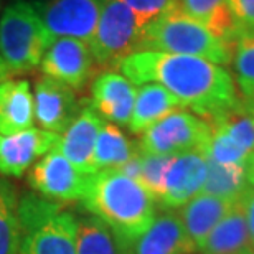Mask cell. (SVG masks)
Segmentation results:
<instances>
[{"label":"cell","instance_id":"4fadbf2b","mask_svg":"<svg viewBox=\"0 0 254 254\" xmlns=\"http://www.w3.org/2000/svg\"><path fill=\"white\" fill-rule=\"evenodd\" d=\"M58 142V134L37 127L12 135H0V174L22 177L33 162L47 155Z\"/></svg>","mask_w":254,"mask_h":254},{"label":"cell","instance_id":"52a82bcc","mask_svg":"<svg viewBox=\"0 0 254 254\" xmlns=\"http://www.w3.org/2000/svg\"><path fill=\"white\" fill-rule=\"evenodd\" d=\"M210 139V124L196 114L180 108L149 127L140 135L139 150L154 155L205 152Z\"/></svg>","mask_w":254,"mask_h":254},{"label":"cell","instance_id":"603a6c76","mask_svg":"<svg viewBox=\"0 0 254 254\" xmlns=\"http://www.w3.org/2000/svg\"><path fill=\"white\" fill-rule=\"evenodd\" d=\"M250 187L246 167L223 165L208 160V175L201 193L221 198V200L238 201Z\"/></svg>","mask_w":254,"mask_h":254},{"label":"cell","instance_id":"6da1fadb","mask_svg":"<svg viewBox=\"0 0 254 254\" xmlns=\"http://www.w3.org/2000/svg\"><path fill=\"white\" fill-rule=\"evenodd\" d=\"M119 69L134 84L164 86L180 101L182 108H190L205 121L240 101L233 76L220 64L203 58L140 50L124 58Z\"/></svg>","mask_w":254,"mask_h":254},{"label":"cell","instance_id":"5bb4252c","mask_svg":"<svg viewBox=\"0 0 254 254\" xmlns=\"http://www.w3.org/2000/svg\"><path fill=\"white\" fill-rule=\"evenodd\" d=\"M91 106L99 116L113 124L129 126L134 111L137 89L135 84L124 74L106 71L93 81L91 86Z\"/></svg>","mask_w":254,"mask_h":254},{"label":"cell","instance_id":"ba28073f","mask_svg":"<svg viewBox=\"0 0 254 254\" xmlns=\"http://www.w3.org/2000/svg\"><path fill=\"white\" fill-rule=\"evenodd\" d=\"M50 43L57 38H76L89 43L98 28L101 0H47L35 2Z\"/></svg>","mask_w":254,"mask_h":254},{"label":"cell","instance_id":"836d02e7","mask_svg":"<svg viewBox=\"0 0 254 254\" xmlns=\"http://www.w3.org/2000/svg\"><path fill=\"white\" fill-rule=\"evenodd\" d=\"M0 5H2V0H0Z\"/></svg>","mask_w":254,"mask_h":254},{"label":"cell","instance_id":"9a60e30c","mask_svg":"<svg viewBox=\"0 0 254 254\" xmlns=\"http://www.w3.org/2000/svg\"><path fill=\"white\" fill-rule=\"evenodd\" d=\"M103 119L93 109V106H84L76 119L60 135L58 150L73 164L79 172L86 175L94 174V149L98 140Z\"/></svg>","mask_w":254,"mask_h":254},{"label":"cell","instance_id":"484cf974","mask_svg":"<svg viewBox=\"0 0 254 254\" xmlns=\"http://www.w3.org/2000/svg\"><path fill=\"white\" fill-rule=\"evenodd\" d=\"M233 68L243 98H254V28L238 32L231 42Z\"/></svg>","mask_w":254,"mask_h":254},{"label":"cell","instance_id":"f1b7e54d","mask_svg":"<svg viewBox=\"0 0 254 254\" xmlns=\"http://www.w3.org/2000/svg\"><path fill=\"white\" fill-rule=\"evenodd\" d=\"M236 25V33L254 28V0H226Z\"/></svg>","mask_w":254,"mask_h":254},{"label":"cell","instance_id":"83f0119b","mask_svg":"<svg viewBox=\"0 0 254 254\" xmlns=\"http://www.w3.org/2000/svg\"><path fill=\"white\" fill-rule=\"evenodd\" d=\"M121 2L134 10L142 18H145L147 22H152L160 15L179 8V0H121Z\"/></svg>","mask_w":254,"mask_h":254},{"label":"cell","instance_id":"9c48e42d","mask_svg":"<svg viewBox=\"0 0 254 254\" xmlns=\"http://www.w3.org/2000/svg\"><path fill=\"white\" fill-rule=\"evenodd\" d=\"M88 177L79 172L55 147L30 170L28 182L35 190L47 198L60 201L83 200Z\"/></svg>","mask_w":254,"mask_h":254},{"label":"cell","instance_id":"d6986e66","mask_svg":"<svg viewBox=\"0 0 254 254\" xmlns=\"http://www.w3.org/2000/svg\"><path fill=\"white\" fill-rule=\"evenodd\" d=\"M201 254H254L245 211L240 200L208 236Z\"/></svg>","mask_w":254,"mask_h":254},{"label":"cell","instance_id":"ffe728a7","mask_svg":"<svg viewBox=\"0 0 254 254\" xmlns=\"http://www.w3.org/2000/svg\"><path fill=\"white\" fill-rule=\"evenodd\" d=\"M180 108V101L169 93L164 86L155 83L142 84L137 89L134 111H132V118L127 127L132 134L142 135L149 127Z\"/></svg>","mask_w":254,"mask_h":254},{"label":"cell","instance_id":"f546056e","mask_svg":"<svg viewBox=\"0 0 254 254\" xmlns=\"http://www.w3.org/2000/svg\"><path fill=\"white\" fill-rule=\"evenodd\" d=\"M240 203L243 206V211H245L248 231H250L251 243L254 246V189L253 187H250V189L243 193V196L240 198Z\"/></svg>","mask_w":254,"mask_h":254},{"label":"cell","instance_id":"d4e9b609","mask_svg":"<svg viewBox=\"0 0 254 254\" xmlns=\"http://www.w3.org/2000/svg\"><path fill=\"white\" fill-rule=\"evenodd\" d=\"M113 231L99 218L88 216L78 220V254H121Z\"/></svg>","mask_w":254,"mask_h":254},{"label":"cell","instance_id":"2e32d148","mask_svg":"<svg viewBox=\"0 0 254 254\" xmlns=\"http://www.w3.org/2000/svg\"><path fill=\"white\" fill-rule=\"evenodd\" d=\"M134 254H195L198 250L177 213H165L132 245Z\"/></svg>","mask_w":254,"mask_h":254},{"label":"cell","instance_id":"7c38bea8","mask_svg":"<svg viewBox=\"0 0 254 254\" xmlns=\"http://www.w3.org/2000/svg\"><path fill=\"white\" fill-rule=\"evenodd\" d=\"M208 175L205 152H187L172 157L165 175L164 193L159 200L162 208H180L200 195Z\"/></svg>","mask_w":254,"mask_h":254},{"label":"cell","instance_id":"ac0fdd59","mask_svg":"<svg viewBox=\"0 0 254 254\" xmlns=\"http://www.w3.org/2000/svg\"><path fill=\"white\" fill-rule=\"evenodd\" d=\"M236 201L221 200V198L200 193L182 206L179 216L198 251L205 246L208 236L211 235L218 223L230 213Z\"/></svg>","mask_w":254,"mask_h":254},{"label":"cell","instance_id":"4316f807","mask_svg":"<svg viewBox=\"0 0 254 254\" xmlns=\"http://www.w3.org/2000/svg\"><path fill=\"white\" fill-rule=\"evenodd\" d=\"M174 155H154L140 152V180L139 184L159 203L164 193L165 175Z\"/></svg>","mask_w":254,"mask_h":254},{"label":"cell","instance_id":"1f68e13d","mask_svg":"<svg viewBox=\"0 0 254 254\" xmlns=\"http://www.w3.org/2000/svg\"><path fill=\"white\" fill-rule=\"evenodd\" d=\"M8 71H7V68H5V64H3V62H2V58H0V83L2 81H5L8 78Z\"/></svg>","mask_w":254,"mask_h":254},{"label":"cell","instance_id":"8fae6325","mask_svg":"<svg viewBox=\"0 0 254 254\" xmlns=\"http://www.w3.org/2000/svg\"><path fill=\"white\" fill-rule=\"evenodd\" d=\"M35 121L43 130L62 135L81 113L79 101L73 88L60 81L43 76L37 81L33 91Z\"/></svg>","mask_w":254,"mask_h":254},{"label":"cell","instance_id":"4dcf8cb0","mask_svg":"<svg viewBox=\"0 0 254 254\" xmlns=\"http://www.w3.org/2000/svg\"><path fill=\"white\" fill-rule=\"evenodd\" d=\"M246 174H248V182H250V185L254 189V157L250 160V164L246 167Z\"/></svg>","mask_w":254,"mask_h":254},{"label":"cell","instance_id":"30bf717a","mask_svg":"<svg viewBox=\"0 0 254 254\" xmlns=\"http://www.w3.org/2000/svg\"><path fill=\"white\" fill-rule=\"evenodd\" d=\"M94 57L89 45L76 38H57L50 43L40 66L45 76L73 89H81L93 71Z\"/></svg>","mask_w":254,"mask_h":254},{"label":"cell","instance_id":"3957f363","mask_svg":"<svg viewBox=\"0 0 254 254\" xmlns=\"http://www.w3.org/2000/svg\"><path fill=\"white\" fill-rule=\"evenodd\" d=\"M142 50L189 55L215 64L231 63V43L213 33L205 23L189 17L180 8L160 15L147 25Z\"/></svg>","mask_w":254,"mask_h":254},{"label":"cell","instance_id":"cb8c5ba5","mask_svg":"<svg viewBox=\"0 0 254 254\" xmlns=\"http://www.w3.org/2000/svg\"><path fill=\"white\" fill-rule=\"evenodd\" d=\"M22 226L17 193L7 180H0V254H20Z\"/></svg>","mask_w":254,"mask_h":254},{"label":"cell","instance_id":"44dd1931","mask_svg":"<svg viewBox=\"0 0 254 254\" xmlns=\"http://www.w3.org/2000/svg\"><path fill=\"white\" fill-rule=\"evenodd\" d=\"M179 8L189 17L205 23L228 43L236 37V25L226 0H179Z\"/></svg>","mask_w":254,"mask_h":254},{"label":"cell","instance_id":"d6a6232c","mask_svg":"<svg viewBox=\"0 0 254 254\" xmlns=\"http://www.w3.org/2000/svg\"><path fill=\"white\" fill-rule=\"evenodd\" d=\"M248 101H250V103H251V106H253V109H254V98H246Z\"/></svg>","mask_w":254,"mask_h":254},{"label":"cell","instance_id":"7402d4cb","mask_svg":"<svg viewBox=\"0 0 254 254\" xmlns=\"http://www.w3.org/2000/svg\"><path fill=\"white\" fill-rule=\"evenodd\" d=\"M137 154L124 132L113 123H103L96 140L94 165L96 170L119 169Z\"/></svg>","mask_w":254,"mask_h":254},{"label":"cell","instance_id":"277c9868","mask_svg":"<svg viewBox=\"0 0 254 254\" xmlns=\"http://www.w3.org/2000/svg\"><path fill=\"white\" fill-rule=\"evenodd\" d=\"M20 254H78V220L58 203L35 195L18 203Z\"/></svg>","mask_w":254,"mask_h":254},{"label":"cell","instance_id":"5b68a950","mask_svg":"<svg viewBox=\"0 0 254 254\" xmlns=\"http://www.w3.org/2000/svg\"><path fill=\"white\" fill-rule=\"evenodd\" d=\"M50 47L48 35L33 3L12 2L0 17V58L8 74L38 68Z\"/></svg>","mask_w":254,"mask_h":254},{"label":"cell","instance_id":"7a4b0ae2","mask_svg":"<svg viewBox=\"0 0 254 254\" xmlns=\"http://www.w3.org/2000/svg\"><path fill=\"white\" fill-rule=\"evenodd\" d=\"M155 203L139 182L118 169L91 174L83 196L86 210L113 231L123 251H130L155 221Z\"/></svg>","mask_w":254,"mask_h":254},{"label":"cell","instance_id":"e0dca14e","mask_svg":"<svg viewBox=\"0 0 254 254\" xmlns=\"http://www.w3.org/2000/svg\"><path fill=\"white\" fill-rule=\"evenodd\" d=\"M35 103L30 83L5 79L0 83V135H12L32 129Z\"/></svg>","mask_w":254,"mask_h":254},{"label":"cell","instance_id":"8992f818","mask_svg":"<svg viewBox=\"0 0 254 254\" xmlns=\"http://www.w3.org/2000/svg\"><path fill=\"white\" fill-rule=\"evenodd\" d=\"M149 23L121 0H101L98 28L88 43L94 60L99 64L119 66L124 58L142 50Z\"/></svg>","mask_w":254,"mask_h":254}]
</instances>
